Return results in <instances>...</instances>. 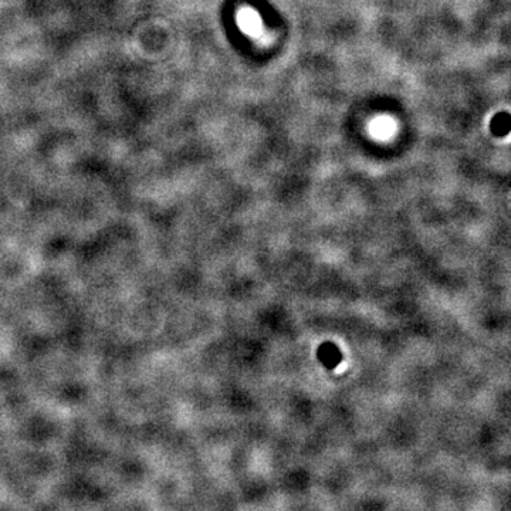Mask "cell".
Instances as JSON below:
<instances>
[{
  "label": "cell",
  "mask_w": 511,
  "mask_h": 511,
  "mask_svg": "<svg viewBox=\"0 0 511 511\" xmlns=\"http://www.w3.org/2000/svg\"><path fill=\"white\" fill-rule=\"evenodd\" d=\"M369 131L378 139H388V138H391L395 134L396 124H395V121L392 120L391 117L382 115V117H378V118H375V120L371 122Z\"/></svg>",
  "instance_id": "obj_2"
},
{
  "label": "cell",
  "mask_w": 511,
  "mask_h": 511,
  "mask_svg": "<svg viewBox=\"0 0 511 511\" xmlns=\"http://www.w3.org/2000/svg\"><path fill=\"white\" fill-rule=\"evenodd\" d=\"M327 348H328L327 352L324 351L323 348L320 349V356H321V360H323L325 365H331L332 367V365H335L339 361V352L338 349H335L332 345H327Z\"/></svg>",
  "instance_id": "obj_3"
},
{
  "label": "cell",
  "mask_w": 511,
  "mask_h": 511,
  "mask_svg": "<svg viewBox=\"0 0 511 511\" xmlns=\"http://www.w3.org/2000/svg\"><path fill=\"white\" fill-rule=\"evenodd\" d=\"M262 17L254 9H243L239 15V26L244 33H247L253 37H257L263 31Z\"/></svg>",
  "instance_id": "obj_1"
}]
</instances>
